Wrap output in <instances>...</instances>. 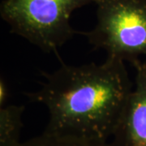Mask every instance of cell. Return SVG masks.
I'll return each mask as SVG.
<instances>
[{
	"label": "cell",
	"instance_id": "2",
	"mask_svg": "<svg viewBox=\"0 0 146 146\" xmlns=\"http://www.w3.org/2000/svg\"><path fill=\"white\" fill-rule=\"evenodd\" d=\"M94 0H3L0 15L11 33L46 53L58 49L77 33L70 25L73 11Z\"/></svg>",
	"mask_w": 146,
	"mask_h": 146
},
{
	"label": "cell",
	"instance_id": "3",
	"mask_svg": "<svg viewBox=\"0 0 146 146\" xmlns=\"http://www.w3.org/2000/svg\"><path fill=\"white\" fill-rule=\"evenodd\" d=\"M97 25L89 32H77L94 50L107 57L131 63L146 56V0H94Z\"/></svg>",
	"mask_w": 146,
	"mask_h": 146
},
{
	"label": "cell",
	"instance_id": "4",
	"mask_svg": "<svg viewBox=\"0 0 146 146\" xmlns=\"http://www.w3.org/2000/svg\"><path fill=\"white\" fill-rule=\"evenodd\" d=\"M135 88L123 110L109 146H146V62L135 59Z\"/></svg>",
	"mask_w": 146,
	"mask_h": 146
},
{
	"label": "cell",
	"instance_id": "7",
	"mask_svg": "<svg viewBox=\"0 0 146 146\" xmlns=\"http://www.w3.org/2000/svg\"><path fill=\"white\" fill-rule=\"evenodd\" d=\"M10 96V92L7 82L4 79L1 77L0 80V107L5 106L6 102Z\"/></svg>",
	"mask_w": 146,
	"mask_h": 146
},
{
	"label": "cell",
	"instance_id": "5",
	"mask_svg": "<svg viewBox=\"0 0 146 146\" xmlns=\"http://www.w3.org/2000/svg\"><path fill=\"white\" fill-rule=\"evenodd\" d=\"M24 106L10 105L0 107V146H19Z\"/></svg>",
	"mask_w": 146,
	"mask_h": 146
},
{
	"label": "cell",
	"instance_id": "6",
	"mask_svg": "<svg viewBox=\"0 0 146 146\" xmlns=\"http://www.w3.org/2000/svg\"><path fill=\"white\" fill-rule=\"evenodd\" d=\"M19 146H109V142L44 130L41 135L21 142Z\"/></svg>",
	"mask_w": 146,
	"mask_h": 146
},
{
	"label": "cell",
	"instance_id": "1",
	"mask_svg": "<svg viewBox=\"0 0 146 146\" xmlns=\"http://www.w3.org/2000/svg\"><path fill=\"white\" fill-rule=\"evenodd\" d=\"M42 74L46 81L41 89L26 96L46 106L45 130L109 142L133 90L125 62L107 57L99 65L62 63Z\"/></svg>",
	"mask_w": 146,
	"mask_h": 146
}]
</instances>
